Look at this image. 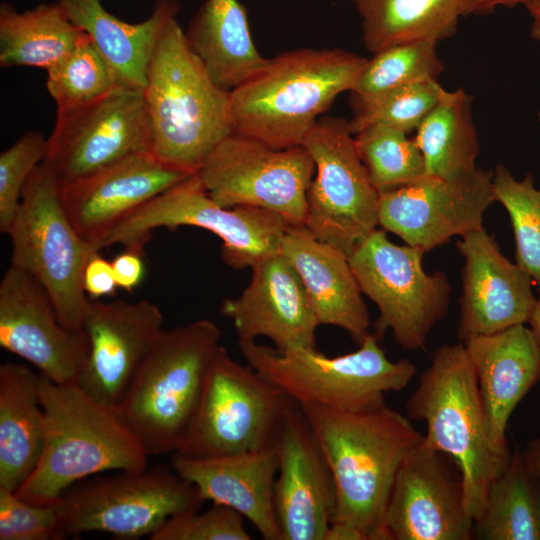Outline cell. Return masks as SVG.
<instances>
[{
  "instance_id": "cell-1",
  "label": "cell",
  "mask_w": 540,
  "mask_h": 540,
  "mask_svg": "<svg viewBox=\"0 0 540 540\" xmlns=\"http://www.w3.org/2000/svg\"><path fill=\"white\" fill-rule=\"evenodd\" d=\"M300 407L333 477L336 504L331 524L355 530L362 540H389L385 513L392 485L423 435L385 402L358 411Z\"/></svg>"
},
{
  "instance_id": "cell-2",
  "label": "cell",
  "mask_w": 540,
  "mask_h": 540,
  "mask_svg": "<svg viewBox=\"0 0 540 540\" xmlns=\"http://www.w3.org/2000/svg\"><path fill=\"white\" fill-rule=\"evenodd\" d=\"M367 59L340 49L283 52L230 91L232 132L275 148L302 145L334 100L354 87Z\"/></svg>"
},
{
  "instance_id": "cell-3",
  "label": "cell",
  "mask_w": 540,
  "mask_h": 540,
  "mask_svg": "<svg viewBox=\"0 0 540 540\" xmlns=\"http://www.w3.org/2000/svg\"><path fill=\"white\" fill-rule=\"evenodd\" d=\"M152 153L175 168L196 173L232 133L230 91L218 86L170 17L150 58L143 89Z\"/></svg>"
},
{
  "instance_id": "cell-4",
  "label": "cell",
  "mask_w": 540,
  "mask_h": 540,
  "mask_svg": "<svg viewBox=\"0 0 540 540\" xmlns=\"http://www.w3.org/2000/svg\"><path fill=\"white\" fill-rule=\"evenodd\" d=\"M44 438L32 474L15 492L53 505L76 482L107 471H142L148 455L115 412L76 384L60 385L39 373Z\"/></svg>"
},
{
  "instance_id": "cell-5",
  "label": "cell",
  "mask_w": 540,
  "mask_h": 540,
  "mask_svg": "<svg viewBox=\"0 0 540 540\" xmlns=\"http://www.w3.org/2000/svg\"><path fill=\"white\" fill-rule=\"evenodd\" d=\"M409 419L424 421L422 442L457 465L467 513L481 516L492 482L508 466L512 452L492 443L474 366L462 343L445 344L406 403Z\"/></svg>"
},
{
  "instance_id": "cell-6",
  "label": "cell",
  "mask_w": 540,
  "mask_h": 540,
  "mask_svg": "<svg viewBox=\"0 0 540 540\" xmlns=\"http://www.w3.org/2000/svg\"><path fill=\"white\" fill-rule=\"evenodd\" d=\"M221 336L216 323L198 319L163 329L145 356L114 412L148 457L181 449Z\"/></svg>"
},
{
  "instance_id": "cell-7",
  "label": "cell",
  "mask_w": 540,
  "mask_h": 540,
  "mask_svg": "<svg viewBox=\"0 0 540 540\" xmlns=\"http://www.w3.org/2000/svg\"><path fill=\"white\" fill-rule=\"evenodd\" d=\"M369 333L353 352L329 357L314 349L281 351L255 340H238L247 364L298 404L358 411L385 402V394L403 390L416 366L390 360Z\"/></svg>"
},
{
  "instance_id": "cell-8",
  "label": "cell",
  "mask_w": 540,
  "mask_h": 540,
  "mask_svg": "<svg viewBox=\"0 0 540 540\" xmlns=\"http://www.w3.org/2000/svg\"><path fill=\"white\" fill-rule=\"evenodd\" d=\"M7 234L12 245L10 265L42 285L63 327L82 332L91 302L83 286L84 270L100 249L74 228L63 208L59 185L44 162L27 180Z\"/></svg>"
},
{
  "instance_id": "cell-9",
  "label": "cell",
  "mask_w": 540,
  "mask_h": 540,
  "mask_svg": "<svg viewBox=\"0 0 540 540\" xmlns=\"http://www.w3.org/2000/svg\"><path fill=\"white\" fill-rule=\"evenodd\" d=\"M296 404L220 345L208 366L186 439L174 454L208 459L275 446Z\"/></svg>"
},
{
  "instance_id": "cell-10",
  "label": "cell",
  "mask_w": 540,
  "mask_h": 540,
  "mask_svg": "<svg viewBox=\"0 0 540 540\" xmlns=\"http://www.w3.org/2000/svg\"><path fill=\"white\" fill-rule=\"evenodd\" d=\"M204 501L192 483L161 464L82 479L53 505L63 539L98 531L134 540L150 537L174 515L201 509Z\"/></svg>"
},
{
  "instance_id": "cell-11",
  "label": "cell",
  "mask_w": 540,
  "mask_h": 540,
  "mask_svg": "<svg viewBox=\"0 0 540 540\" xmlns=\"http://www.w3.org/2000/svg\"><path fill=\"white\" fill-rule=\"evenodd\" d=\"M181 226L214 233L222 240L223 261L242 270L280 252L290 224L265 209L221 206L207 193L196 172L131 214L109 234L103 247L121 244L143 252L153 230Z\"/></svg>"
},
{
  "instance_id": "cell-12",
  "label": "cell",
  "mask_w": 540,
  "mask_h": 540,
  "mask_svg": "<svg viewBox=\"0 0 540 540\" xmlns=\"http://www.w3.org/2000/svg\"><path fill=\"white\" fill-rule=\"evenodd\" d=\"M426 252L390 241L383 229L363 239L349 263L362 294L379 310L380 336L391 330L404 350L424 349L434 326L445 316L451 286L443 272L428 274L423 267Z\"/></svg>"
},
{
  "instance_id": "cell-13",
  "label": "cell",
  "mask_w": 540,
  "mask_h": 540,
  "mask_svg": "<svg viewBox=\"0 0 540 540\" xmlns=\"http://www.w3.org/2000/svg\"><path fill=\"white\" fill-rule=\"evenodd\" d=\"M302 146L315 164L304 225L349 257L377 229L380 193L370 181L347 119L321 117Z\"/></svg>"
},
{
  "instance_id": "cell-14",
  "label": "cell",
  "mask_w": 540,
  "mask_h": 540,
  "mask_svg": "<svg viewBox=\"0 0 540 540\" xmlns=\"http://www.w3.org/2000/svg\"><path fill=\"white\" fill-rule=\"evenodd\" d=\"M314 161L302 145L275 148L232 132L209 154L197 174L210 197L225 207L249 206L304 225Z\"/></svg>"
},
{
  "instance_id": "cell-15",
  "label": "cell",
  "mask_w": 540,
  "mask_h": 540,
  "mask_svg": "<svg viewBox=\"0 0 540 540\" xmlns=\"http://www.w3.org/2000/svg\"><path fill=\"white\" fill-rule=\"evenodd\" d=\"M144 152H152V133L143 90L119 85L91 104L57 110L43 162L63 188Z\"/></svg>"
},
{
  "instance_id": "cell-16",
  "label": "cell",
  "mask_w": 540,
  "mask_h": 540,
  "mask_svg": "<svg viewBox=\"0 0 540 540\" xmlns=\"http://www.w3.org/2000/svg\"><path fill=\"white\" fill-rule=\"evenodd\" d=\"M492 178V171L477 167L451 178L425 175L380 193L378 225L407 245L430 251L483 227L484 213L494 201Z\"/></svg>"
},
{
  "instance_id": "cell-17",
  "label": "cell",
  "mask_w": 540,
  "mask_h": 540,
  "mask_svg": "<svg viewBox=\"0 0 540 540\" xmlns=\"http://www.w3.org/2000/svg\"><path fill=\"white\" fill-rule=\"evenodd\" d=\"M389 540H470L474 520L464 503L460 471L422 441L404 458L385 513Z\"/></svg>"
},
{
  "instance_id": "cell-18",
  "label": "cell",
  "mask_w": 540,
  "mask_h": 540,
  "mask_svg": "<svg viewBox=\"0 0 540 540\" xmlns=\"http://www.w3.org/2000/svg\"><path fill=\"white\" fill-rule=\"evenodd\" d=\"M162 324L159 307L148 300L92 299L83 324L88 353L76 385L114 411L163 330Z\"/></svg>"
},
{
  "instance_id": "cell-19",
  "label": "cell",
  "mask_w": 540,
  "mask_h": 540,
  "mask_svg": "<svg viewBox=\"0 0 540 540\" xmlns=\"http://www.w3.org/2000/svg\"><path fill=\"white\" fill-rule=\"evenodd\" d=\"M0 346L60 385L76 384L88 353L84 331L63 327L42 285L12 265L0 283Z\"/></svg>"
},
{
  "instance_id": "cell-20",
  "label": "cell",
  "mask_w": 540,
  "mask_h": 540,
  "mask_svg": "<svg viewBox=\"0 0 540 540\" xmlns=\"http://www.w3.org/2000/svg\"><path fill=\"white\" fill-rule=\"evenodd\" d=\"M275 511L282 540H325L336 494L316 436L297 403L276 442Z\"/></svg>"
},
{
  "instance_id": "cell-21",
  "label": "cell",
  "mask_w": 540,
  "mask_h": 540,
  "mask_svg": "<svg viewBox=\"0 0 540 540\" xmlns=\"http://www.w3.org/2000/svg\"><path fill=\"white\" fill-rule=\"evenodd\" d=\"M457 248L464 259L459 339L528 323L537 301L529 274L501 253L483 227L462 236Z\"/></svg>"
},
{
  "instance_id": "cell-22",
  "label": "cell",
  "mask_w": 540,
  "mask_h": 540,
  "mask_svg": "<svg viewBox=\"0 0 540 540\" xmlns=\"http://www.w3.org/2000/svg\"><path fill=\"white\" fill-rule=\"evenodd\" d=\"M192 174L162 162L152 152L138 153L60 188V199L79 235L102 249L120 223Z\"/></svg>"
},
{
  "instance_id": "cell-23",
  "label": "cell",
  "mask_w": 540,
  "mask_h": 540,
  "mask_svg": "<svg viewBox=\"0 0 540 540\" xmlns=\"http://www.w3.org/2000/svg\"><path fill=\"white\" fill-rule=\"evenodd\" d=\"M249 284L237 298L223 301L239 340H271L281 351L316 348L320 326L302 281L280 252L251 268Z\"/></svg>"
},
{
  "instance_id": "cell-24",
  "label": "cell",
  "mask_w": 540,
  "mask_h": 540,
  "mask_svg": "<svg viewBox=\"0 0 540 540\" xmlns=\"http://www.w3.org/2000/svg\"><path fill=\"white\" fill-rule=\"evenodd\" d=\"M170 465L205 501L225 505L247 519L265 540H282L275 503L276 445L208 459L171 454Z\"/></svg>"
},
{
  "instance_id": "cell-25",
  "label": "cell",
  "mask_w": 540,
  "mask_h": 540,
  "mask_svg": "<svg viewBox=\"0 0 540 540\" xmlns=\"http://www.w3.org/2000/svg\"><path fill=\"white\" fill-rule=\"evenodd\" d=\"M463 344L476 372L492 443L499 450H510L508 421L540 382V344L525 324L475 336Z\"/></svg>"
},
{
  "instance_id": "cell-26",
  "label": "cell",
  "mask_w": 540,
  "mask_h": 540,
  "mask_svg": "<svg viewBox=\"0 0 540 540\" xmlns=\"http://www.w3.org/2000/svg\"><path fill=\"white\" fill-rule=\"evenodd\" d=\"M281 253L298 273L319 325L339 327L360 344L370 317L349 257L305 225L288 227Z\"/></svg>"
},
{
  "instance_id": "cell-27",
  "label": "cell",
  "mask_w": 540,
  "mask_h": 540,
  "mask_svg": "<svg viewBox=\"0 0 540 540\" xmlns=\"http://www.w3.org/2000/svg\"><path fill=\"white\" fill-rule=\"evenodd\" d=\"M112 66L118 83L143 90L154 47L165 22L180 10L177 0H156L151 15L128 23L110 14L101 0H57Z\"/></svg>"
},
{
  "instance_id": "cell-28",
  "label": "cell",
  "mask_w": 540,
  "mask_h": 540,
  "mask_svg": "<svg viewBox=\"0 0 540 540\" xmlns=\"http://www.w3.org/2000/svg\"><path fill=\"white\" fill-rule=\"evenodd\" d=\"M185 36L213 81L227 91L255 75L268 60L255 46L239 0H205Z\"/></svg>"
},
{
  "instance_id": "cell-29",
  "label": "cell",
  "mask_w": 540,
  "mask_h": 540,
  "mask_svg": "<svg viewBox=\"0 0 540 540\" xmlns=\"http://www.w3.org/2000/svg\"><path fill=\"white\" fill-rule=\"evenodd\" d=\"M44 438L39 373L19 363L0 366V488L16 492L32 474Z\"/></svg>"
},
{
  "instance_id": "cell-30",
  "label": "cell",
  "mask_w": 540,
  "mask_h": 540,
  "mask_svg": "<svg viewBox=\"0 0 540 540\" xmlns=\"http://www.w3.org/2000/svg\"><path fill=\"white\" fill-rule=\"evenodd\" d=\"M361 18L365 48L375 54L416 41L452 37L467 0H352Z\"/></svg>"
},
{
  "instance_id": "cell-31",
  "label": "cell",
  "mask_w": 540,
  "mask_h": 540,
  "mask_svg": "<svg viewBox=\"0 0 540 540\" xmlns=\"http://www.w3.org/2000/svg\"><path fill=\"white\" fill-rule=\"evenodd\" d=\"M85 35L58 3L39 5L24 12L3 3L0 8V66H29L47 71Z\"/></svg>"
},
{
  "instance_id": "cell-32",
  "label": "cell",
  "mask_w": 540,
  "mask_h": 540,
  "mask_svg": "<svg viewBox=\"0 0 540 540\" xmlns=\"http://www.w3.org/2000/svg\"><path fill=\"white\" fill-rule=\"evenodd\" d=\"M472 102L463 88L445 90L416 129L414 139L424 159L425 175L451 178L477 168L480 145Z\"/></svg>"
},
{
  "instance_id": "cell-33",
  "label": "cell",
  "mask_w": 540,
  "mask_h": 540,
  "mask_svg": "<svg viewBox=\"0 0 540 540\" xmlns=\"http://www.w3.org/2000/svg\"><path fill=\"white\" fill-rule=\"evenodd\" d=\"M474 536L482 540H540V489L515 451L490 485Z\"/></svg>"
},
{
  "instance_id": "cell-34",
  "label": "cell",
  "mask_w": 540,
  "mask_h": 540,
  "mask_svg": "<svg viewBox=\"0 0 540 540\" xmlns=\"http://www.w3.org/2000/svg\"><path fill=\"white\" fill-rule=\"evenodd\" d=\"M435 41H416L385 48L367 59L349 92L353 113H360L390 92L427 79H437L444 64Z\"/></svg>"
},
{
  "instance_id": "cell-35",
  "label": "cell",
  "mask_w": 540,
  "mask_h": 540,
  "mask_svg": "<svg viewBox=\"0 0 540 540\" xmlns=\"http://www.w3.org/2000/svg\"><path fill=\"white\" fill-rule=\"evenodd\" d=\"M382 124L354 135L358 154L379 193L409 185L425 176V163L414 138Z\"/></svg>"
},
{
  "instance_id": "cell-36",
  "label": "cell",
  "mask_w": 540,
  "mask_h": 540,
  "mask_svg": "<svg viewBox=\"0 0 540 540\" xmlns=\"http://www.w3.org/2000/svg\"><path fill=\"white\" fill-rule=\"evenodd\" d=\"M117 86L119 83L112 66L87 34L47 70L46 88L57 110L91 104Z\"/></svg>"
},
{
  "instance_id": "cell-37",
  "label": "cell",
  "mask_w": 540,
  "mask_h": 540,
  "mask_svg": "<svg viewBox=\"0 0 540 540\" xmlns=\"http://www.w3.org/2000/svg\"><path fill=\"white\" fill-rule=\"evenodd\" d=\"M492 193L510 217L516 263L532 278L540 292V187L531 173L517 180L503 164L493 172Z\"/></svg>"
},
{
  "instance_id": "cell-38",
  "label": "cell",
  "mask_w": 540,
  "mask_h": 540,
  "mask_svg": "<svg viewBox=\"0 0 540 540\" xmlns=\"http://www.w3.org/2000/svg\"><path fill=\"white\" fill-rule=\"evenodd\" d=\"M445 89L437 79H427L398 88L368 109L354 114L349 120L353 135L363 128L382 124L407 134L416 131L434 108Z\"/></svg>"
},
{
  "instance_id": "cell-39",
  "label": "cell",
  "mask_w": 540,
  "mask_h": 540,
  "mask_svg": "<svg viewBox=\"0 0 540 540\" xmlns=\"http://www.w3.org/2000/svg\"><path fill=\"white\" fill-rule=\"evenodd\" d=\"M47 139L27 131L0 154V231L8 233L20 206L23 188L46 156Z\"/></svg>"
},
{
  "instance_id": "cell-40",
  "label": "cell",
  "mask_w": 540,
  "mask_h": 540,
  "mask_svg": "<svg viewBox=\"0 0 540 540\" xmlns=\"http://www.w3.org/2000/svg\"><path fill=\"white\" fill-rule=\"evenodd\" d=\"M151 540H251L244 526V517L225 505L212 503L200 509L180 513L169 518Z\"/></svg>"
},
{
  "instance_id": "cell-41",
  "label": "cell",
  "mask_w": 540,
  "mask_h": 540,
  "mask_svg": "<svg viewBox=\"0 0 540 540\" xmlns=\"http://www.w3.org/2000/svg\"><path fill=\"white\" fill-rule=\"evenodd\" d=\"M54 505L35 504L0 488V540H59Z\"/></svg>"
},
{
  "instance_id": "cell-42",
  "label": "cell",
  "mask_w": 540,
  "mask_h": 540,
  "mask_svg": "<svg viewBox=\"0 0 540 540\" xmlns=\"http://www.w3.org/2000/svg\"><path fill=\"white\" fill-rule=\"evenodd\" d=\"M83 286L86 294L92 299L111 296L118 287L115 281L112 263L103 258L99 251L88 260L84 275Z\"/></svg>"
},
{
  "instance_id": "cell-43",
  "label": "cell",
  "mask_w": 540,
  "mask_h": 540,
  "mask_svg": "<svg viewBox=\"0 0 540 540\" xmlns=\"http://www.w3.org/2000/svg\"><path fill=\"white\" fill-rule=\"evenodd\" d=\"M142 253L135 249H125L111 262L119 288L132 292L143 280L145 268Z\"/></svg>"
},
{
  "instance_id": "cell-44",
  "label": "cell",
  "mask_w": 540,
  "mask_h": 540,
  "mask_svg": "<svg viewBox=\"0 0 540 540\" xmlns=\"http://www.w3.org/2000/svg\"><path fill=\"white\" fill-rule=\"evenodd\" d=\"M528 0H467L466 15H486L499 7L524 5Z\"/></svg>"
},
{
  "instance_id": "cell-45",
  "label": "cell",
  "mask_w": 540,
  "mask_h": 540,
  "mask_svg": "<svg viewBox=\"0 0 540 540\" xmlns=\"http://www.w3.org/2000/svg\"><path fill=\"white\" fill-rule=\"evenodd\" d=\"M520 455L526 469L540 489V438L529 441Z\"/></svg>"
},
{
  "instance_id": "cell-46",
  "label": "cell",
  "mask_w": 540,
  "mask_h": 540,
  "mask_svg": "<svg viewBox=\"0 0 540 540\" xmlns=\"http://www.w3.org/2000/svg\"><path fill=\"white\" fill-rule=\"evenodd\" d=\"M524 6L531 17V37L540 42V0H528Z\"/></svg>"
},
{
  "instance_id": "cell-47",
  "label": "cell",
  "mask_w": 540,
  "mask_h": 540,
  "mask_svg": "<svg viewBox=\"0 0 540 540\" xmlns=\"http://www.w3.org/2000/svg\"><path fill=\"white\" fill-rule=\"evenodd\" d=\"M530 328L540 344V296L536 301L534 310L529 319Z\"/></svg>"
},
{
  "instance_id": "cell-48",
  "label": "cell",
  "mask_w": 540,
  "mask_h": 540,
  "mask_svg": "<svg viewBox=\"0 0 540 540\" xmlns=\"http://www.w3.org/2000/svg\"><path fill=\"white\" fill-rule=\"evenodd\" d=\"M538 121L540 123V112L538 113Z\"/></svg>"
}]
</instances>
